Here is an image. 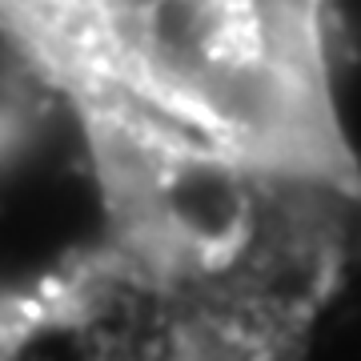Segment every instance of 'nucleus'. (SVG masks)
Masks as SVG:
<instances>
[{
    "label": "nucleus",
    "instance_id": "1",
    "mask_svg": "<svg viewBox=\"0 0 361 361\" xmlns=\"http://www.w3.org/2000/svg\"><path fill=\"white\" fill-rule=\"evenodd\" d=\"M92 169L229 173L361 209L337 0H0Z\"/></svg>",
    "mask_w": 361,
    "mask_h": 361
},
{
    "label": "nucleus",
    "instance_id": "2",
    "mask_svg": "<svg viewBox=\"0 0 361 361\" xmlns=\"http://www.w3.org/2000/svg\"><path fill=\"white\" fill-rule=\"evenodd\" d=\"M28 104H37L28 92H16V89L0 92V161H4L8 149L28 133V113H32Z\"/></svg>",
    "mask_w": 361,
    "mask_h": 361
}]
</instances>
